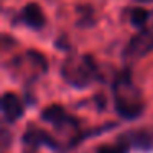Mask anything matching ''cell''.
Masks as SVG:
<instances>
[{
	"mask_svg": "<svg viewBox=\"0 0 153 153\" xmlns=\"http://www.w3.org/2000/svg\"><path fill=\"white\" fill-rule=\"evenodd\" d=\"M150 18V12L143 7H133L128 10V20L133 27H137L138 30H143L146 28V23H148Z\"/></svg>",
	"mask_w": 153,
	"mask_h": 153,
	"instance_id": "9",
	"label": "cell"
},
{
	"mask_svg": "<svg viewBox=\"0 0 153 153\" xmlns=\"http://www.w3.org/2000/svg\"><path fill=\"white\" fill-rule=\"evenodd\" d=\"M153 50V27H146L140 30L135 36L130 38L123 50V58L127 59H137L145 54H148Z\"/></svg>",
	"mask_w": 153,
	"mask_h": 153,
	"instance_id": "3",
	"label": "cell"
},
{
	"mask_svg": "<svg viewBox=\"0 0 153 153\" xmlns=\"http://www.w3.org/2000/svg\"><path fill=\"white\" fill-rule=\"evenodd\" d=\"M97 64L89 54L69 56L61 66V77L74 89H86L99 79Z\"/></svg>",
	"mask_w": 153,
	"mask_h": 153,
	"instance_id": "2",
	"label": "cell"
},
{
	"mask_svg": "<svg viewBox=\"0 0 153 153\" xmlns=\"http://www.w3.org/2000/svg\"><path fill=\"white\" fill-rule=\"evenodd\" d=\"M130 150H133L132 145H130V140L127 137V133H123L114 143H107V145L99 146L96 153H130Z\"/></svg>",
	"mask_w": 153,
	"mask_h": 153,
	"instance_id": "8",
	"label": "cell"
},
{
	"mask_svg": "<svg viewBox=\"0 0 153 153\" xmlns=\"http://www.w3.org/2000/svg\"><path fill=\"white\" fill-rule=\"evenodd\" d=\"M135 2H138V4H152L153 0H135Z\"/></svg>",
	"mask_w": 153,
	"mask_h": 153,
	"instance_id": "10",
	"label": "cell"
},
{
	"mask_svg": "<svg viewBox=\"0 0 153 153\" xmlns=\"http://www.w3.org/2000/svg\"><path fill=\"white\" fill-rule=\"evenodd\" d=\"M112 99L117 115L123 120H137L145 112V99L140 87L133 82L128 69H123L112 82Z\"/></svg>",
	"mask_w": 153,
	"mask_h": 153,
	"instance_id": "1",
	"label": "cell"
},
{
	"mask_svg": "<svg viewBox=\"0 0 153 153\" xmlns=\"http://www.w3.org/2000/svg\"><path fill=\"white\" fill-rule=\"evenodd\" d=\"M25 114V104L15 92H5L2 96V115L4 122L15 123Z\"/></svg>",
	"mask_w": 153,
	"mask_h": 153,
	"instance_id": "5",
	"label": "cell"
},
{
	"mask_svg": "<svg viewBox=\"0 0 153 153\" xmlns=\"http://www.w3.org/2000/svg\"><path fill=\"white\" fill-rule=\"evenodd\" d=\"M23 143H27L28 146H50L51 150H59V143L53 138L48 132L38 128V127H30L27 132L23 133Z\"/></svg>",
	"mask_w": 153,
	"mask_h": 153,
	"instance_id": "6",
	"label": "cell"
},
{
	"mask_svg": "<svg viewBox=\"0 0 153 153\" xmlns=\"http://www.w3.org/2000/svg\"><path fill=\"white\" fill-rule=\"evenodd\" d=\"M41 119L45 122H50L51 125H54L58 130H74L77 132L79 128V122L77 119H74L73 115L66 112L61 105L54 104V105H48L46 109L41 112Z\"/></svg>",
	"mask_w": 153,
	"mask_h": 153,
	"instance_id": "4",
	"label": "cell"
},
{
	"mask_svg": "<svg viewBox=\"0 0 153 153\" xmlns=\"http://www.w3.org/2000/svg\"><path fill=\"white\" fill-rule=\"evenodd\" d=\"M20 18L28 28H33V30H41L46 23V18H45V13L41 10V7L35 2H30L27 4L20 12Z\"/></svg>",
	"mask_w": 153,
	"mask_h": 153,
	"instance_id": "7",
	"label": "cell"
}]
</instances>
